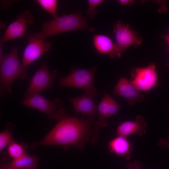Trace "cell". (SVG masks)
<instances>
[{
    "label": "cell",
    "instance_id": "obj_9",
    "mask_svg": "<svg viewBox=\"0 0 169 169\" xmlns=\"http://www.w3.org/2000/svg\"><path fill=\"white\" fill-rule=\"evenodd\" d=\"M34 17L28 10L18 14L16 19L7 28L1 40V44L13 39L21 37L26 33L28 26L34 22Z\"/></svg>",
    "mask_w": 169,
    "mask_h": 169
},
{
    "label": "cell",
    "instance_id": "obj_5",
    "mask_svg": "<svg viewBox=\"0 0 169 169\" xmlns=\"http://www.w3.org/2000/svg\"><path fill=\"white\" fill-rule=\"evenodd\" d=\"M113 32L115 34L116 42L114 44L113 51L110 55L111 58L120 57L128 47L141 43L142 40L137 33L121 21H118L115 24Z\"/></svg>",
    "mask_w": 169,
    "mask_h": 169
},
{
    "label": "cell",
    "instance_id": "obj_3",
    "mask_svg": "<svg viewBox=\"0 0 169 169\" xmlns=\"http://www.w3.org/2000/svg\"><path fill=\"white\" fill-rule=\"evenodd\" d=\"M0 95L3 97L7 91L12 94V85L16 79H24L27 77L18 58V49L13 48L8 54L3 56L0 54Z\"/></svg>",
    "mask_w": 169,
    "mask_h": 169
},
{
    "label": "cell",
    "instance_id": "obj_8",
    "mask_svg": "<svg viewBox=\"0 0 169 169\" xmlns=\"http://www.w3.org/2000/svg\"><path fill=\"white\" fill-rule=\"evenodd\" d=\"M22 105L39 110L46 114L52 120H56L57 108L62 104V100L56 98L49 100L39 93L34 94L21 100Z\"/></svg>",
    "mask_w": 169,
    "mask_h": 169
},
{
    "label": "cell",
    "instance_id": "obj_7",
    "mask_svg": "<svg viewBox=\"0 0 169 169\" xmlns=\"http://www.w3.org/2000/svg\"><path fill=\"white\" fill-rule=\"evenodd\" d=\"M28 39V43L23 51L21 64L24 69L43 54L52 49V44L45 42L38 32L29 34Z\"/></svg>",
    "mask_w": 169,
    "mask_h": 169
},
{
    "label": "cell",
    "instance_id": "obj_26",
    "mask_svg": "<svg viewBox=\"0 0 169 169\" xmlns=\"http://www.w3.org/2000/svg\"><path fill=\"white\" fill-rule=\"evenodd\" d=\"M120 4L122 5H125L130 2L129 0H119Z\"/></svg>",
    "mask_w": 169,
    "mask_h": 169
},
{
    "label": "cell",
    "instance_id": "obj_21",
    "mask_svg": "<svg viewBox=\"0 0 169 169\" xmlns=\"http://www.w3.org/2000/svg\"><path fill=\"white\" fill-rule=\"evenodd\" d=\"M102 0H89L88 8L86 11V18L89 19L93 18L97 14V12L95 9L103 2Z\"/></svg>",
    "mask_w": 169,
    "mask_h": 169
},
{
    "label": "cell",
    "instance_id": "obj_15",
    "mask_svg": "<svg viewBox=\"0 0 169 169\" xmlns=\"http://www.w3.org/2000/svg\"><path fill=\"white\" fill-rule=\"evenodd\" d=\"M93 44L95 49L101 54H109L113 52L114 44L111 39L106 35L97 34L94 35Z\"/></svg>",
    "mask_w": 169,
    "mask_h": 169
},
{
    "label": "cell",
    "instance_id": "obj_12",
    "mask_svg": "<svg viewBox=\"0 0 169 169\" xmlns=\"http://www.w3.org/2000/svg\"><path fill=\"white\" fill-rule=\"evenodd\" d=\"M147 123L141 115L137 116L134 121H126L118 126L116 132L119 136L126 137L131 135L143 136L146 133Z\"/></svg>",
    "mask_w": 169,
    "mask_h": 169
},
{
    "label": "cell",
    "instance_id": "obj_6",
    "mask_svg": "<svg viewBox=\"0 0 169 169\" xmlns=\"http://www.w3.org/2000/svg\"><path fill=\"white\" fill-rule=\"evenodd\" d=\"M58 74L57 70L50 72L46 63H43L29 79L24 97L39 93L44 90L53 87L54 81Z\"/></svg>",
    "mask_w": 169,
    "mask_h": 169
},
{
    "label": "cell",
    "instance_id": "obj_11",
    "mask_svg": "<svg viewBox=\"0 0 169 169\" xmlns=\"http://www.w3.org/2000/svg\"><path fill=\"white\" fill-rule=\"evenodd\" d=\"M140 91L131 81L124 77L120 79L113 90L115 95L126 99L130 105L143 100L144 96Z\"/></svg>",
    "mask_w": 169,
    "mask_h": 169
},
{
    "label": "cell",
    "instance_id": "obj_2",
    "mask_svg": "<svg viewBox=\"0 0 169 169\" xmlns=\"http://www.w3.org/2000/svg\"><path fill=\"white\" fill-rule=\"evenodd\" d=\"M41 31L38 33L44 40L63 32L75 30L87 29L90 31L92 28L88 27L87 18L83 16L82 12L58 16L42 24Z\"/></svg>",
    "mask_w": 169,
    "mask_h": 169
},
{
    "label": "cell",
    "instance_id": "obj_17",
    "mask_svg": "<svg viewBox=\"0 0 169 169\" xmlns=\"http://www.w3.org/2000/svg\"><path fill=\"white\" fill-rule=\"evenodd\" d=\"M38 160L37 156L29 155L26 152L19 157L13 159L10 163L15 169L24 168L25 169H36Z\"/></svg>",
    "mask_w": 169,
    "mask_h": 169
},
{
    "label": "cell",
    "instance_id": "obj_24",
    "mask_svg": "<svg viewBox=\"0 0 169 169\" xmlns=\"http://www.w3.org/2000/svg\"><path fill=\"white\" fill-rule=\"evenodd\" d=\"M158 145L163 148H169V136L166 139L160 138Z\"/></svg>",
    "mask_w": 169,
    "mask_h": 169
},
{
    "label": "cell",
    "instance_id": "obj_28",
    "mask_svg": "<svg viewBox=\"0 0 169 169\" xmlns=\"http://www.w3.org/2000/svg\"><path fill=\"white\" fill-rule=\"evenodd\" d=\"M24 169L23 168H21V169Z\"/></svg>",
    "mask_w": 169,
    "mask_h": 169
},
{
    "label": "cell",
    "instance_id": "obj_19",
    "mask_svg": "<svg viewBox=\"0 0 169 169\" xmlns=\"http://www.w3.org/2000/svg\"><path fill=\"white\" fill-rule=\"evenodd\" d=\"M13 125L8 123L6 129L0 133V151L1 152L7 146L14 141L12 134Z\"/></svg>",
    "mask_w": 169,
    "mask_h": 169
},
{
    "label": "cell",
    "instance_id": "obj_16",
    "mask_svg": "<svg viewBox=\"0 0 169 169\" xmlns=\"http://www.w3.org/2000/svg\"><path fill=\"white\" fill-rule=\"evenodd\" d=\"M111 96L105 92L104 96L98 106L97 107L98 116L95 125L100 129L106 126V120L110 118L109 115V102Z\"/></svg>",
    "mask_w": 169,
    "mask_h": 169
},
{
    "label": "cell",
    "instance_id": "obj_23",
    "mask_svg": "<svg viewBox=\"0 0 169 169\" xmlns=\"http://www.w3.org/2000/svg\"><path fill=\"white\" fill-rule=\"evenodd\" d=\"M141 164L140 161L136 160L133 163H127L126 166L128 169H142L140 167Z\"/></svg>",
    "mask_w": 169,
    "mask_h": 169
},
{
    "label": "cell",
    "instance_id": "obj_20",
    "mask_svg": "<svg viewBox=\"0 0 169 169\" xmlns=\"http://www.w3.org/2000/svg\"><path fill=\"white\" fill-rule=\"evenodd\" d=\"M35 1L44 10L51 14L53 18L58 16L57 13V0H37Z\"/></svg>",
    "mask_w": 169,
    "mask_h": 169
},
{
    "label": "cell",
    "instance_id": "obj_18",
    "mask_svg": "<svg viewBox=\"0 0 169 169\" xmlns=\"http://www.w3.org/2000/svg\"><path fill=\"white\" fill-rule=\"evenodd\" d=\"M28 148L27 145L24 142L14 141L8 146V151L10 157L14 159L26 152Z\"/></svg>",
    "mask_w": 169,
    "mask_h": 169
},
{
    "label": "cell",
    "instance_id": "obj_27",
    "mask_svg": "<svg viewBox=\"0 0 169 169\" xmlns=\"http://www.w3.org/2000/svg\"><path fill=\"white\" fill-rule=\"evenodd\" d=\"M166 39L167 41L168 44L169 45V34L167 35L166 37Z\"/></svg>",
    "mask_w": 169,
    "mask_h": 169
},
{
    "label": "cell",
    "instance_id": "obj_10",
    "mask_svg": "<svg viewBox=\"0 0 169 169\" xmlns=\"http://www.w3.org/2000/svg\"><path fill=\"white\" fill-rule=\"evenodd\" d=\"M131 74V82L141 91L149 90L157 84V75L153 64L145 68H135Z\"/></svg>",
    "mask_w": 169,
    "mask_h": 169
},
{
    "label": "cell",
    "instance_id": "obj_13",
    "mask_svg": "<svg viewBox=\"0 0 169 169\" xmlns=\"http://www.w3.org/2000/svg\"><path fill=\"white\" fill-rule=\"evenodd\" d=\"M93 98L84 93L80 96L69 97V99L76 112L84 115H88V116L95 118L97 107Z\"/></svg>",
    "mask_w": 169,
    "mask_h": 169
},
{
    "label": "cell",
    "instance_id": "obj_22",
    "mask_svg": "<svg viewBox=\"0 0 169 169\" xmlns=\"http://www.w3.org/2000/svg\"><path fill=\"white\" fill-rule=\"evenodd\" d=\"M121 106L119 105L111 96L110 97L109 102L110 118L112 115L116 114L121 109Z\"/></svg>",
    "mask_w": 169,
    "mask_h": 169
},
{
    "label": "cell",
    "instance_id": "obj_4",
    "mask_svg": "<svg viewBox=\"0 0 169 169\" xmlns=\"http://www.w3.org/2000/svg\"><path fill=\"white\" fill-rule=\"evenodd\" d=\"M97 69V66L90 69L74 68L67 75L59 78L58 86L81 89L85 93L94 97L97 94V90L94 85Z\"/></svg>",
    "mask_w": 169,
    "mask_h": 169
},
{
    "label": "cell",
    "instance_id": "obj_25",
    "mask_svg": "<svg viewBox=\"0 0 169 169\" xmlns=\"http://www.w3.org/2000/svg\"><path fill=\"white\" fill-rule=\"evenodd\" d=\"M0 169H15L10 165V163L2 166Z\"/></svg>",
    "mask_w": 169,
    "mask_h": 169
},
{
    "label": "cell",
    "instance_id": "obj_1",
    "mask_svg": "<svg viewBox=\"0 0 169 169\" xmlns=\"http://www.w3.org/2000/svg\"><path fill=\"white\" fill-rule=\"evenodd\" d=\"M94 118L74 117L67 114L64 108H60L57 111V124L38 145L71 146L82 151L85 144H94L98 138L100 128L93 123Z\"/></svg>",
    "mask_w": 169,
    "mask_h": 169
},
{
    "label": "cell",
    "instance_id": "obj_14",
    "mask_svg": "<svg viewBox=\"0 0 169 169\" xmlns=\"http://www.w3.org/2000/svg\"><path fill=\"white\" fill-rule=\"evenodd\" d=\"M110 151L118 156H121L127 160L131 157V152L133 147L126 137L119 136L108 143Z\"/></svg>",
    "mask_w": 169,
    "mask_h": 169
}]
</instances>
